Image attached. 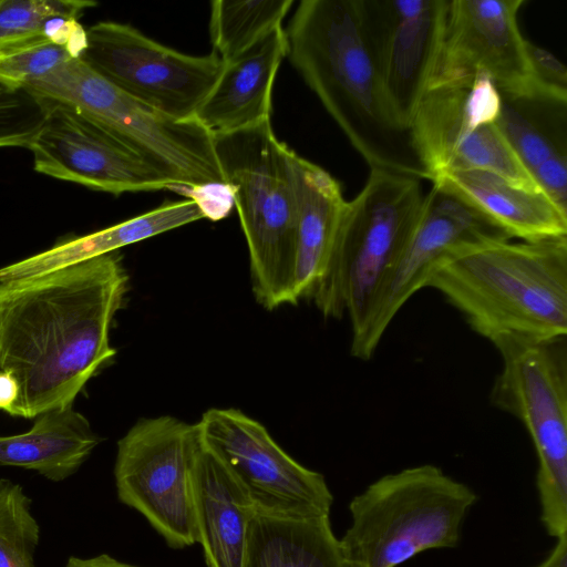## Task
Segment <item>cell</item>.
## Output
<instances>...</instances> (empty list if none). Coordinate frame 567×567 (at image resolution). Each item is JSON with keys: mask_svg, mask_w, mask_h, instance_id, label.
<instances>
[{"mask_svg": "<svg viewBox=\"0 0 567 567\" xmlns=\"http://www.w3.org/2000/svg\"><path fill=\"white\" fill-rule=\"evenodd\" d=\"M423 198L421 179L370 168L362 189L346 202L311 296L323 317L347 315L351 332L359 327L378 286L404 249Z\"/></svg>", "mask_w": 567, "mask_h": 567, "instance_id": "cell-6", "label": "cell"}, {"mask_svg": "<svg viewBox=\"0 0 567 567\" xmlns=\"http://www.w3.org/2000/svg\"><path fill=\"white\" fill-rule=\"evenodd\" d=\"M18 395L19 386L14 378L8 372L0 371V409L8 413Z\"/></svg>", "mask_w": 567, "mask_h": 567, "instance_id": "cell-32", "label": "cell"}, {"mask_svg": "<svg viewBox=\"0 0 567 567\" xmlns=\"http://www.w3.org/2000/svg\"><path fill=\"white\" fill-rule=\"evenodd\" d=\"M476 499L432 464L384 475L350 502L342 550L354 567H396L424 550L455 547Z\"/></svg>", "mask_w": 567, "mask_h": 567, "instance_id": "cell-5", "label": "cell"}, {"mask_svg": "<svg viewBox=\"0 0 567 567\" xmlns=\"http://www.w3.org/2000/svg\"><path fill=\"white\" fill-rule=\"evenodd\" d=\"M203 445L251 501L256 513L290 519L329 516L333 496L322 474L288 455L267 429L233 408H212L197 422Z\"/></svg>", "mask_w": 567, "mask_h": 567, "instance_id": "cell-11", "label": "cell"}, {"mask_svg": "<svg viewBox=\"0 0 567 567\" xmlns=\"http://www.w3.org/2000/svg\"><path fill=\"white\" fill-rule=\"evenodd\" d=\"M169 189L193 199L204 217L212 220L226 217L234 205L233 190L228 184H208L195 188L174 186Z\"/></svg>", "mask_w": 567, "mask_h": 567, "instance_id": "cell-31", "label": "cell"}, {"mask_svg": "<svg viewBox=\"0 0 567 567\" xmlns=\"http://www.w3.org/2000/svg\"><path fill=\"white\" fill-rule=\"evenodd\" d=\"M202 446L197 423L171 415L141 419L117 442L118 499L172 548L196 543L194 471Z\"/></svg>", "mask_w": 567, "mask_h": 567, "instance_id": "cell-9", "label": "cell"}, {"mask_svg": "<svg viewBox=\"0 0 567 567\" xmlns=\"http://www.w3.org/2000/svg\"><path fill=\"white\" fill-rule=\"evenodd\" d=\"M101 439L73 405L37 416L22 434L0 436V464L34 470L51 481H62L86 461Z\"/></svg>", "mask_w": 567, "mask_h": 567, "instance_id": "cell-22", "label": "cell"}, {"mask_svg": "<svg viewBox=\"0 0 567 567\" xmlns=\"http://www.w3.org/2000/svg\"><path fill=\"white\" fill-rule=\"evenodd\" d=\"M245 567H354L334 536L329 516L290 519L256 513Z\"/></svg>", "mask_w": 567, "mask_h": 567, "instance_id": "cell-23", "label": "cell"}, {"mask_svg": "<svg viewBox=\"0 0 567 567\" xmlns=\"http://www.w3.org/2000/svg\"><path fill=\"white\" fill-rule=\"evenodd\" d=\"M297 209L295 293L310 298L323 272L346 198L339 182L322 167L289 156Z\"/></svg>", "mask_w": 567, "mask_h": 567, "instance_id": "cell-20", "label": "cell"}, {"mask_svg": "<svg viewBox=\"0 0 567 567\" xmlns=\"http://www.w3.org/2000/svg\"><path fill=\"white\" fill-rule=\"evenodd\" d=\"M203 443V442H202ZM196 543L207 567H245L256 509L223 464L203 445L194 471Z\"/></svg>", "mask_w": 567, "mask_h": 567, "instance_id": "cell-19", "label": "cell"}, {"mask_svg": "<svg viewBox=\"0 0 567 567\" xmlns=\"http://www.w3.org/2000/svg\"><path fill=\"white\" fill-rule=\"evenodd\" d=\"M80 59L134 100L179 121L194 118L224 68L213 52L185 54L114 21L86 30Z\"/></svg>", "mask_w": 567, "mask_h": 567, "instance_id": "cell-12", "label": "cell"}, {"mask_svg": "<svg viewBox=\"0 0 567 567\" xmlns=\"http://www.w3.org/2000/svg\"><path fill=\"white\" fill-rule=\"evenodd\" d=\"M213 137L247 241L256 300L268 310L297 305V209L289 166L291 150L276 137L271 120Z\"/></svg>", "mask_w": 567, "mask_h": 567, "instance_id": "cell-4", "label": "cell"}, {"mask_svg": "<svg viewBox=\"0 0 567 567\" xmlns=\"http://www.w3.org/2000/svg\"><path fill=\"white\" fill-rule=\"evenodd\" d=\"M127 288L118 251L0 282V371L19 386L8 414L73 405L116 353L110 329Z\"/></svg>", "mask_w": 567, "mask_h": 567, "instance_id": "cell-1", "label": "cell"}, {"mask_svg": "<svg viewBox=\"0 0 567 567\" xmlns=\"http://www.w3.org/2000/svg\"><path fill=\"white\" fill-rule=\"evenodd\" d=\"M483 237L507 236L462 199L432 184L404 249L351 332V355L371 359L398 312L426 287L436 262L454 247Z\"/></svg>", "mask_w": 567, "mask_h": 567, "instance_id": "cell-14", "label": "cell"}, {"mask_svg": "<svg viewBox=\"0 0 567 567\" xmlns=\"http://www.w3.org/2000/svg\"><path fill=\"white\" fill-rule=\"evenodd\" d=\"M537 567H567V535L557 539L549 556Z\"/></svg>", "mask_w": 567, "mask_h": 567, "instance_id": "cell-34", "label": "cell"}, {"mask_svg": "<svg viewBox=\"0 0 567 567\" xmlns=\"http://www.w3.org/2000/svg\"><path fill=\"white\" fill-rule=\"evenodd\" d=\"M65 567H137L131 564L122 563L107 554L90 558H80L71 556Z\"/></svg>", "mask_w": 567, "mask_h": 567, "instance_id": "cell-33", "label": "cell"}, {"mask_svg": "<svg viewBox=\"0 0 567 567\" xmlns=\"http://www.w3.org/2000/svg\"><path fill=\"white\" fill-rule=\"evenodd\" d=\"M72 59L76 56L66 45L54 42L37 45L0 58V81L11 87L22 89Z\"/></svg>", "mask_w": 567, "mask_h": 567, "instance_id": "cell-29", "label": "cell"}, {"mask_svg": "<svg viewBox=\"0 0 567 567\" xmlns=\"http://www.w3.org/2000/svg\"><path fill=\"white\" fill-rule=\"evenodd\" d=\"M47 113L44 102L25 89L0 81V148L29 147Z\"/></svg>", "mask_w": 567, "mask_h": 567, "instance_id": "cell-28", "label": "cell"}, {"mask_svg": "<svg viewBox=\"0 0 567 567\" xmlns=\"http://www.w3.org/2000/svg\"><path fill=\"white\" fill-rule=\"evenodd\" d=\"M22 487L0 480V567H35L39 525Z\"/></svg>", "mask_w": 567, "mask_h": 567, "instance_id": "cell-27", "label": "cell"}, {"mask_svg": "<svg viewBox=\"0 0 567 567\" xmlns=\"http://www.w3.org/2000/svg\"><path fill=\"white\" fill-rule=\"evenodd\" d=\"M285 33L286 56L369 167L429 179L390 112L358 0H302Z\"/></svg>", "mask_w": 567, "mask_h": 567, "instance_id": "cell-2", "label": "cell"}, {"mask_svg": "<svg viewBox=\"0 0 567 567\" xmlns=\"http://www.w3.org/2000/svg\"><path fill=\"white\" fill-rule=\"evenodd\" d=\"M502 101L494 83L484 75L467 85L426 92L408 133L429 181L449 172L480 169L540 193L497 126Z\"/></svg>", "mask_w": 567, "mask_h": 567, "instance_id": "cell-10", "label": "cell"}, {"mask_svg": "<svg viewBox=\"0 0 567 567\" xmlns=\"http://www.w3.org/2000/svg\"><path fill=\"white\" fill-rule=\"evenodd\" d=\"M286 54V33L279 27L225 62L194 118L213 135L240 131L270 120L272 86Z\"/></svg>", "mask_w": 567, "mask_h": 567, "instance_id": "cell-17", "label": "cell"}, {"mask_svg": "<svg viewBox=\"0 0 567 567\" xmlns=\"http://www.w3.org/2000/svg\"><path fill=\"white\" fill-rule=\"evenodd\" d=\"M431 183L462 199L509 239L567 237V214L544 194L487 171L449 172Z\"/></svg>", "mask_w": 567, "mask_h": 567, "instance_id": "cell-18", "label": "cell"}, {"mask_svg": "<svg viewBox=\"0 0 567 567\" xmlns=\"http://www.w3.org/2000/svg\"><path fill=\"white\" fill-rule=\"evenodd\" d=\"M292 0H215L210 2L209 34L215 53L228 62L281 27Z\"/></svg>", "mask_w": 567, "mask_h": 567, "instance_id": "cell-26", "label": "cell"}, {"mask_svg": "<svg viewBox=\"0 0 567 567\" xmlns=\"http://www.w3.org/2000/svg\"><path fill=\"white\" fill-rule=\"evenodd\" d=\"M524 0H449L429 90L489 79L504 99H537L518 25ZM539 100V99H537Z\"/></svg>", "mask_w": 567, "mask_h": 567, "instance_id": "cell-13", "label": "cell"}, {"mask_svg": "<svg viewBox=\"0 0 567 567\" xmlns=\"http://www.w3.org/2000/svg\"><path fill=\"white\" fill-rule=\"evenodd\" d=\"M497 126L533 177L546 162L567 156L566 105L537 99H504Z\"/></svg>", "mask_w": 567, "mask_h": 567, "instance_id": "cell-25", "label": "cell"}, {"mask_svg": "<svg viewBox=\"0 0 567 567\" xmlns=\"http://www.w3.org/2000/svg\"><path fill=\"white\" fill-rule=\"evenodd\" d=\"M528 64L537 99L567 104V70L551 52L527 40Z\"/></svg>", "mask_w": 567, "mask_h": 567, "instance_id": "cell-30", "label": "cell"}, {"mask_svg": "<svg viewBox=\"0 0 567 567\" xmlns=\"http://www.w3.org/2000/svg\"><path fill=\"white\" fill-rule=\"evenodd\" d=\"M426 287L489 342L567 337V237L463 243L436 262Z\"/></svg>", "mask_w": 567, "mask_h": 567, "instance_id": "cell-3", "label": "cell"}, {"mask_svg": "<svg viewBox=\"0 0 567 567\" xmlns=\"http://www.w3.org/2000/svg\"><path fill=\"white\" fill-rule=\"evenodd\" d=\"M492 343L502 368L489 402L528 432L538 458L540 518L558 539L567 535V337L502 336Z\"/></svg>", "mask_w": 567, "mask_h": 567, "instance_id": "cell-8", "label": "cell"}, {"mask_svg": "<svg viewBox=\"0 0 567 567\" xmlns=\"http://www.w3.org/2000/svg\"><path fill=\"white\" fill-rule=\"evenodd\" d=\"M41 100L45 117L28 147L35 172L114 195L168 189L156 169L99 124L72 106Z\"/></svg>", "mask_w": 567, "mask_h": 567, "instance_id": "cell-16", "label": "cell"}, {"mask_svg": "<svg viewBox=\"0 0 567 567\" xmlns=\"http://www.w3.org/2000/svg\"><path fill=\"white\" fill-rule=\"evenodd\" d=\"M204 214L193 199L168 202L95 233L70 238L53 247L0 268V282L45 274L79 264L199 220Z\"/></svg>", "mask_w": 567, "mask_h": 567, "instance_id": "cell-21", "label": "cell"}, {"mask_svg": "<svg viewBox=\"0 0 567 567\" xmlns=\"http://www.w3.org/2000/svg\"><path fill=\"white\" fill-rule=\"evenodd\" d=\"M72 106L156 169L169 187L226 184L214 137L195 118L175 120L134 100L80 58L23 86Z\"/></svg>", "mask_w": 567, "mask_h": 567, "instance_id": "cell-7", "label": "cell"}, {"mask_svg": "<svg viewBox=\"0 0 567 567\" xmlns=\"http://www.w3.org/2000/svg\"><path fill=\"white\" fill-rule=\"evenodd\" d=\"M96 6L91 0H0V58L49 42L80 58L86 30L79 17Z\"/></svg>", "mask_w": 567, "mask_h": 567, "instance_id": "cell-24", "label": "cell"}, {"mask_svg": "<svg viewBox=\"0 0 567 567\" xmlns=\"http://www.w3.org/2000/svg\"><path fill=\"white\" fill-rule=\"evenodd\" d=\"M447 6L449 0H358L386 103L406 132L429 91Z\"/></svg>", "mask_w": 567, "mask_h": 567, "instance_id": "cell-15", "label": "cell"}]
</instances>
